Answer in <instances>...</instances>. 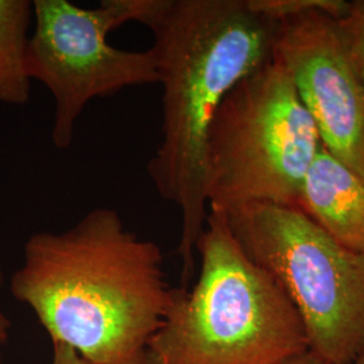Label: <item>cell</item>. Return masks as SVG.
I'll return each instance as SVG.
<instances>
[{
	"mask_svg": "<svg viewBox=\"0 0 364 364\" xmlns=\"http://www.w3.org/2000/svg\"><path fill=\"white\" fill-rule=\"evenodd\" d=\"M10 290L52 343L92 364H144L174 293L161 247L108 207L91 209L65 231L31 235Z\"/></svg>",
	"mask_w": 364,
	"mask_h": 364,
	"instance_id": "obj_1",
	"label": "cell"
},
{
	"mask_svg": "<svg viewBox=\"0 0 364 364\" xmlns=\"http://www.w3.org/2000/svg\"><path fill=\"white\" fill-rule=\"evenodd\" d=\"M146 26L154 36L162 85V138L147 174L181 212L182 281L193 277L196 245L208 216L209 130L235 85L273 58L278 22L247 0H159Z\"/></svg>",
	"mask_w": 364,
	"mask_h": 364,
	"instance_id": "obj_2",
	"label": "cell"
},
{
	"mask_svg": "<svg viewBox=\"0 0 364 364\" xmlns=\"http://www.w3.org/2000/svg\"><path fill=\"white\" fill-rule=\"evenodd\" d=\"M196 252L195 287L174 289L149 346L159 363L279 364L309 350L287 293L245 254L223 212L209 209Z\"/></svg>",
	"mask_w": 364,
	"mask_h": 364,
	"instance_id": "obj_3",
	"label": "cell"
},
{
	"mask_svg": "<svg viewBox=\"0 0 364 364\" xmlns=\"http://www.w3.org/2000/svg\"><path fill=\"white\" fill-rule=\"evenodd\" d=\"M320 147L285 68L272 58L227 93L213 117L205 161L208 210L248 203L296 208Z\"/></svg>",
	"mask_w": 364,
	"mask_h": 364,
	"instance_id": "obj_4",
	"label": "cell"
},
{
	"mask_svg": "<svg viewBox=\"0 0 364 364\" xmlns=\"http://www.w3.org/2000/svg\"><path fill=\"white\" fill-rule=\"evenodd\" d=\"M223 213L245 254L287 293L309 348L332 363H353L364 351V254L297 208L248 203Z\"/></svg>",
	"mask_w": 364,
	"mask_h": 364,
	"instance_id": "obj_5",
	"label": "cell"
},
{
	"mask_svg": "<svg viewBox=\"0 0 364 364\" xmlns=\"http://www.w3.org/2000/svg\"><path fill=\"white\" fill-rule=\"evenodd\" d=\"M159 0H105L95 9L68 0H34V30L27 45V73L53 95V144H73L78 117L96 97L159 84L156 54L123 50L108 34L129 22L146 25Z\"/></svg>",
	"mask_w": 364,
	"mask_h": 364,
	"instance_id": "obj_6",
	"label": "cell"
},
{
	"mask_svg": "<svg viewBox=\"0 0 364 364\" xmlns=\"http://www.w3.org/2000/svg\"><path fill=\"white\" fill-rule=\"evenodd\" d=\"M273 58L285 68L321 144L364 180V81L340 18L313 11L278 22Z\"/></svg>",
	"mask_w": 364,
	"mask_h": 364,
	"instance_id": "obj_7",
	"label": "cell"
},
{
	"mask_svg": "<svg viewBox=\"0 0 364 364\" xmlns=\"http://www.w3.org/2000/svg\"><path fill=\"white\" fill-rule=\"evenodd\" d=\"M296 208L344 247L364 254V180L321 144Z\"/></svg>",
	"mask_w": 364,
	"mask_h": 364,
	"instance_id": "obj_8",
	"label": "cell"
},
{
	"mask_svg": "<svg viewBox=\"0 0 364 364\" xmlns=\"http://www.w3.org/2000/svg\"><path fill=\"white\" fill-rule=\"evenodd\" d=\"M34 18L33 1L0 0V103L25 105L30 100L27 73L28 30Z\"/></svg>",
	"mask_w": 364,
	"mask_h": 364,
	"instance_id": "obj_9",
	"label": "cell"
},
{
	"mask_svg": "<svg viewBox=\"0 0 364 364\" xmlns=\"http://www.w3.org/2000/svg\"><path fill=\"white\" fill-rule=\"evenodd\" d=\"M250 9L272 21L281 22L299 15L321 11L343 18L350 10L347 0H247Z\"/></svg>",
	"mask_w": 364,
	"mask_h": 364,
	"instance_id": "obj_10",
	"label": "cell"
},
{
	"mask_svg": "<svg viewBox=\"0 0 364 364\" xmlns=\"http://www.w3.org/2000/svg\"><path fill=\"white\" fill-rule=\"evenodd\" d=\"M340 23L364 81V0L351 1L348 13L340 18Z\"/></svg>",
	"mask_w": 364,
	"mask_h": 364,
	"instance_id": "obj_11",
	"label": "cell"
},
{
	"mask_svg": "<svg viewBox=\"0 0 364 364\" xmlns=\"http://www.w3.org/2000/svg\"><path fill=\"white\" fill-rule=\"evenodd\" d=\"M52 364H92L69 346H65L63 343H52Z\"/></svg>",
	"mask_w": 364,
	"mask_h": 364,
	"instance_id": "obj_12",
	"label": "cell"
},
{
	"mask_svg": "<svg viewBox=\"0 0 364 364\" xmlns=\"http://www.w3.org/2000/svg\"><path fill=\"white\" fill-rule=\"evenodd\" d=\"M279 364H335L332 362H329L326 358H323L321 355L316 353L312 351L311 348L306 350V351L301 352L297 353L291 358H289L287 360H284L282 363Z\"/></svg>",
	"mask_w": 364,
	"mask_h": 364,
	"instance_id": "obj_13",
	"label": "cell"
},
{
	"mask_svg": "<svg viewBox=\"0 0 364 364\" xmlns=\"http://www.w3.org/2000/svg\"><path fill=\"white\" fill-rule=\"evenodd\" d=\"M1 287H3V272H1V266H0V291H1ZM10 329H11V321L0 306V360H1L3 348L10 338Z\"/></svg>",
	"mask_w": 364,
	"mask_h": 364,
	"instance_id": "obj_14",
	"label": "cell"
},
{
	"mask_svg": "<svg viewBox=\"0 0 364 364\" xmlns=\"http://www.w3.org/2000/svg\"><path fill=\"white\" fill-rule=\"evenodd\" d=\"M144 364H161L158 360H156V356L153 355V352L147 351V355H146V358H144Z\"/></svg>",
	"mask_w": 364,
	"mask_h": 364,
	"instance_id": "obj_15",
	"label": "cell"
},
{
	"mask_svg": "<svg viewBox=\"0 0 364 364\" xmlns=\"http://www.w3.org/2000/svg\"><path fill=\"white\" fill-rule=\"evenodd\" d=\"M352 364H364V351L353 360V363Z\"/></svg>",
	"mask_w": 364,
	"mask_h": 364,
	"instance_id": "obj_16",
	"label": "cell"
}]
</instances>
